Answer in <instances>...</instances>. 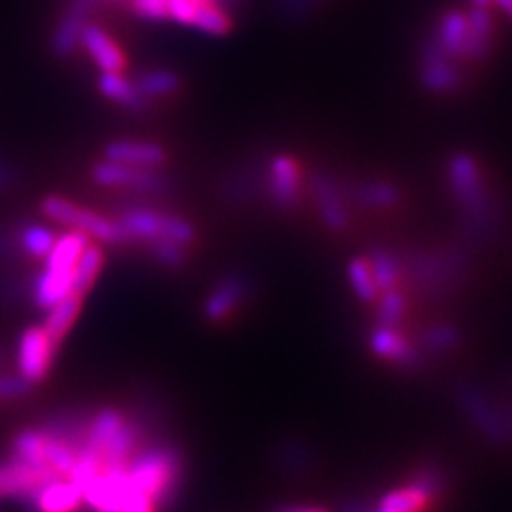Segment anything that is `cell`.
<instances>
[{"mask_svg": "<svg viewBox=\"0 0 512 512\" xmlns=\"http://www.w3.org/2000/svg\"><path fill=\"white\" fill-rule=\"evenodd\" d=\"M192 26L205 32V35H212V37H224L233 30V22L229 18V13L224 11L218 3L197 7V15H195V22H192Z\"/></svg>", "mask_w": 512, "mask_h": 512, "instance_id": "cell-35", "label": "cell"}, {"mask_svg": "<svg viewBox=\"0 0 512 512\" xmlns=\"http://www.w3.org/2000/svg\"><path fill=\"white\" fill-rule=\"evenodd\" d=\"M116 220L124 229L128 242L150 244L154 239H173V242L188 248L197 239L195 227L186 218L152 210V207L124 205Z\"/></svg>", "mask_w": 512, "mask_h": 512, "instance_id": "cell-4", "label": "cell"}, {"mask_svg": "<svg viewBox=\"0 0 512 512\" xmlns=\"http://www.w3.org/2000/svg\"><path fill=\"white\" fill-rule=\"evenodd\" d=\"M20 182V171L7 158H0V192L11 190Z\"/></svg>", "mask_w": 512, "mask_h": 512, "instance_id": "cell-44", "label": "cell"}, {"mask_svg": "<svg viewBox=\"0 0 512 512\" xmlns=\"http://www.w3.org/2000/svg\"><path fill=\"white\" fill-rule=\"evenodd\" d=\"M105 263V256L99 246L88 244L86 250L79 256V261L73 271V293L86 297L90 293V288L94 286L96 278H99L101 269Z\"/></svg>", "mask_w": 512, "mask_h": 512, "instance_id": "cell-31", "label": "cell"}, {"mask_svg": "<svg viewBox=\"0 0 512 512\" xmlns=\"http://www.w3.org/2000/svg\"><path fill=\"white\" fill-rule=\"evenodd\" d=\"M56 478L60 476L50 468H35L9 457L7 461L0 463V498L24 502L32 491Z\"/></svg>", "mask_w": 512, "mask_h": 512, "instance_id": "cell-14", "label": "cell"}, {"mask_svg": "<svg viewBox=\"0 0 512 512\" xmlns=\"http://www.w3.org/2000/svg\"><path fill=\"white\" fill-rule=\"evenodd\" d=\"M472 3L476 5V7H489L493 0H472Z\"/></svg>", "mask_w": 512, "mask_h": 512, "instance_id": "cell-49", "label": "cell"}, {"mask_svg": "<svg viewBox=\"0 0 512 512\" xmlns=\"http://www.w3.org/2000/svg\"><path fill=\"white\" fill-rule=\"evenodd\" d=\"M90 512H120L131 485L126 466H107L82 489Z\"/></svg>", "mask_w": 512, "mask_h": 512, "instance_id": "cell-9", "label": "cell"}, {"mask_svg": "<svg viewBox=\"0 0 512 512\" xmlns=\"http://www.w3.org/2000/svg\"><path fill=\"white\" fill-rule=\"evenodd\" d=\"M28 293L35 308L50 310L60 299L73 293V271H60L43 267L28 284Z\"/></svg>", "mask_w": 512, "mask_h": 512, "instance_id": "cell-19", "label": "cell"}, {"mask_svg": "<svg viewBox=\"0 0 512 512\" xmlns=\"http://www.w3.org/2000/svg\"><path fill=\"white\" fill-rule=\"evenodd\" d=\"M370 346L384 361H393L402 367L421 365L419 350H416L412 344H408L402 335L391 327H376L370 338Z\"/></svg>", "mask_w": 512, "mask_h": 512, "instance_id": "cell-21", "label": "cell"}, {"mask_svg": "<svg viewBox=\"0 0 512 512\" xmlns=\"http://www.w3.org/2000/svg\"><path fill=\"white\" fill-rule=\"evenodd\" d=\"M346 512H367V510L361 508L359 504H350V506H346Z\"/></svg>", "mask_w": 512, "mask_h": 512, "instance_id": "cell-47", "label": "cell"}, {"mask_svg": "<svg viewBox=\"0 0 512 512\" xmlns=\"http://www.w3.org/2000/svg\"><path fill=\"white\" fill-rule=\"evenodd\" d=\"M402 267L408 271L416 291L444 299L448 293L457 291L468 276L470 256L461 246H446L434 252L419 250L404 256Z\"/></svg>", "mask_w": 512, "mask_h": 512, "instance_id": "cell-3", "label": "cell"}, {"mask_svg": "<svg viewBox=\"0 0 512 512\" xmlns=\"http://www.w3.org/2000/svg\"><path fill=\"white\" fill-rule=\"evenodd\" d=\"M58 346L50 340L43 327H28L22 331L18 340V352H15V367L18 374L35 387L52 372Z\"/></svg>", "mask_w": 512, "mask_h": 512, "instance_id": "cell-7", "label": "cell"}, {"mask_svg": "<svg viewBox=\"0 0 512 512\" xmlns=\"http://www.w3.org/2000/svg\"><path fill=\"white\" fill-rule=\"evenodd\" d=\"M372 269L374 282L378 286L380 293H387L391 288H395V284L399 282L404 274L402 267V259L395 252H391L389 248H374L370 252V259H367Z\"/></svg>", "mask_w": 512, "mask_h": 512, "instance_id": "cell-30", "label": "cell"}, {"mask_svg": "<svg viewBox=\"0 0 512 512\" xmlns=\"http://www.w3.org/2000/svg\"><path fill=\"white\" fill-rule=\"evenodd\" d=\"M24 291H28L26 282H22L20 278L0 274V306H11V303L20 301Z\"/></svg>", "mask_w": 512, "mask_h": 512, "instance_id": "cell-41", "label": "cell"}, {"mask_svg": "<svg viewBox=\"0 0 512 512\" xmlns=\"http://www.w3.org/2000/svg\"><path fill=\"white\" fill-rule=\"evenodd\" d=\"M79 47H84L101 73H122L126 69V56L122 47L111 39L99 24H88L82 32Z\"/></svg>", "mask_w": 512, "mask_h": 512, "instance_id": "cell-17", "label": "cell"}, {"mask_svg": "<svg viewBox=\"0 0 512 512\" xmlns=\"http://www.w3.org/2000/svg\"><path fill=\"white\" fill-rule=\"evenodd\" d=\"M152 259L167 269H180L188 261L186 246L173 242V239H154L150 242Z\"/></svg>", "mask_w": 512, "mask_h": 512, "instance_id": "cell-37", "label": "cell"}, {"mask_svg": "<svg viewBox=\"0 0 512 512\" xmlns=\"http://www.w3.org/2000/svg\"><path fill=\"white\" fill-rule=\"evenodd\" d=\"M111 3H120V0H111Z\"/></svg>", "mask_w": 512, "mask_h": 512, "instance_id": "cell-52", "label": "cell"}, {"mask_svg": "<svg viewBox=\"0 0 512 512\" xmlns=\"http://www.w3.org/2000/svg\"><path fill=\"white\" fill-rule=\"evenodd\" d=\"M466 32H468V18L466 13L461 11H446L442 18L438 20L431 37L438 41L442 47V52L453 58L461 60L463 58V45H466Z\"/></svg>", "mask_w": 512, "mask_h": 512, "instance_id": "cell-23", "label": "cell"}, {"mask_svg": "<svg viewBox=\"0 0 512 512\" xmlns=\"http://www.w3.org/2000/svg\"><path fill=\"white\" fill-rule=\"evenodd\" d=\"M421 86L434 94H448L463 86V73L455 67V60L448 58L434 37H427L421 47Z\"/></svg>", "mask_w": 512, "mask_h": 512, "instance_id": "cell-8", "label": "cell"}, {"mask_svg": "<svg viewBox=\"0 0 512 512\" xmlns=\"http://www.w3.org/2000/svg\"><path fill=\"white\" fill-rule=\"evenodd\" d=\"M348 280H350L352 291H355V295L363 303H374L378 299L380 291L374 282L370 263H367V259H363V256H357V259H352L348 263Z\"/></svg>", "mask_w": 512, "mask_h": 512, "instance_id": "cell-34", "label": "cell"}, {"mask_svg": "<svg viewBox=\"0 0 512 512\" xmlns=\"http://www.w3.org/2000/svg\"><path fill=\"white\" fill-rule=\"evenodd\" d=\"M265 186L269 199L278 210H293L301 195V167L297 160L288 154H276L267 163Z\"/></svg>", "mask_w": 512, "mask_h": 512, "instance_id": "cell-11", "label": "cell"}, {"mask_svg": "<svg viewBox=\"0 0 512 512\" xmlns=\"http://www.w3.org/2000/svg\"><path fill=\"white\" fill-rule=\"evenodd\" d=\"M128 485L131 491L146 493L165 510L180 493L184 480V459L171 444H143L128 461Z\"/></svg>", "mask_w": 512, "mask_h": 512, "instance_id": "cell-2", "label": "cell"}, {"mask_svg": "<svg viewBox=\"0 0 512 512\" xmlns=\"http://www.w3.org/2000/svg\"><path fill=\"white\" fill-rule=\"evenodd\" d=\"M120 512H160L158 504L146 493L128 491Z\"/></svg>", "mask_w": 512, "mask_h": 512, "instance_id": "cell-42", "label": "cell"}, {"mask_svg": "<svg viewBox=\"0 0 512 512\" xmlns=\"http://www.w3.org/2000/svg\"><path fill=\"white\" fill-rule=\"evenodd\" d=\"M406 314V295L399 293L397 288H391L382 295L380 306H378V327H391L395 329Z\"/></svg>", "mask_w": 512, "mask_h": 512, "instance_id": "cell-36", "label": "cell"}, {"mask_svg": "<svg viewBox=\"0 0 512 512\" xmlns=\"http://www.w3.org/2000/svg\"><path fill=\"white\" fill-rule=\"evenodd\" d=\"M276 512H329L325 508H303V506H291V508H280Z\"/></svg>", "mask_w": 512, "mask_h": 512, "instance_id": "cell-45", "label": "cell"}, {"mask_svg": "<svg viewBox=\"0 0 512 512\" xmlns=\"http://www.w3.org/2000/svg\"><path fill=\"white\" fill-rule=\"evenodd\" d=\"M103 158L114 160V163H122V165L158 169L167 163V150L154 141L116 139L107 143L103 150Z\"/></svg>", "mask_w": 512, "mask_h": 512, "instance_id": "cell-16", "label": "cell"}, {"mask_svg": "<svg viewBox=\"0 0 512 512\" xmlns=\"http://www.w3.org/2000/svg\"><path fill=\"white\" fill-rule=\"evenodd\" d=\"M190 3H195L197 7H201V5H212V3H218V0H190Z\"/></svg>", "mask_w": 512, "mask_h": 512, "instance_id": "cell-48", "label": "cell"}, {"mask_svg": "<svg viewBox=\"0 0 512 512\" xmlns=\"http://www.w3.org/2000/svg\"><path fill=\"white\" fill-rule=\"evenodd\" d=\"M493 3L498 5L508 15V18L512 20V0H493Z\"/></svg>", "mask_w": 512, "mask_h": 512, "instance_id": "cell-46", "label": "cell"}, {"mask_svg": "<svg viewBox=\"0 0 512 512\" xmlns=\"http://www.w3.org/2000/svg\"><path fill=\"white\" fill-rule=\"evenodd\" d=\"M82 306H84V297L77 293H69L64 299H60L54 308L47 310L43 331L50 335V340L56 346H60L64 338L69 335L79 312H82Z\"/></svg>", "mask_w": 512, "mask_h": 512, "instance_id": "cell-24", "label": "cell"}, {"mask_svg": "<svg viewBox=\"0 0 512 512\" xmlns=\"http://www.w3.org/2000/svg\"><path fill=\"white\" fill-rule=\"evenodd\" d=\"M312 197L318 207V214L323 218L325 227L331 233H344L348 229V212L344 205L342 186L325 173H316L310 180Z\"/></svg>", "mask_w": 512, "mask_h": 512, "instance_id": "cell-15", "label": "cell"}, {"mask_svg": "<svg viewBox=\"0 0 512 512\" xmlns=\"http://www.w3.org/2000/svg\"><path fill=\"white\" fill-rule=\"evenodd\" d=\"M348 197L352 199V203H357L361 207H370V210H389V207L397 205L399 199H402L397 186L382 180L359 182L350 188Z\"/></svg>", "mask_w": 512, "mask_h": 512, "instance_id": "cell-25", "label": "cell"}, {"mask_svg": "<svg viewBox=\"0 0 512 512\" xmlns=\"http://www.w3.org/2000/svg\"><path fill=\"white\" fill-rule=\"evenodd\" d=\"M265 173H267V165L256 163V160L242 165L222 180L218 188L220 199L229 205L250 203L256 192H259V186L265 184Z\"/></svg>", "mask_w": 512, "mask_h": 512, "instance_id": "cell-18", "label": "cell"}, {"mask_svg": "<svg viewBox=\"0 0 512 512\" xmlns=\"http://www.w3.org/2000/svg\"><path fill=\"white\" fill-rule=\"evenodd\" d=\"M320 3H323V0H320Z\"/></svg>", "mask_w": 512, "mask_h": 512, "instance_id": "cell-53", "label": "cell"}, {"mask_svg": "<svg viewBox=\"0 0 512 512\" xmlns=\"http://www.w3.org/2000/svg\"><path fill=\"white\" fill-rule=\"evenodd\" d=\"M45 446H47V434L41 427H28L15 434L11 442V459H18L22 463L35 468H47L45 466Z\"/></svg>", "mask_w": 512, "mask_h": 512, "instance_id": "cell-28", "label": "cell"}, {"mask_svg": "<svg viewBox=\"0 0 512 512\" xmlns=\"http://www.w3.org/2000/svg\"><path fill=\"white\" fill-rule=\"evenodd\" d=\"M56 233L52 229L43 227L39 222H26L20 224L18 233H15V242H18L20 252L32 256V259L45 261L47 254L52 252L56 244Z\"/></svg>", "mask_w": 512, "mask_h": 512, "instance_id": "cell-29", "label": "cell"}, {"mask_svg": "<svg viewBox=\"0 0 512 512\" xmlns=\"http://www.w3.org/2000/svg\"><path fill=\"white\" fill-rule=\"evenodd\" d=\"M88 244H90V237L82 231H73V229L69 233L56 237V244L45 259V267L60 269V271H75L79 256H82Z\"/></svg>", "mask_w": 512, "mask_h": 512, "instance_id": "cell-26", "label": "cell"}, {"mask_svg": "<svg viewBox=\"0 0 512 512\" xmlns=\"http://www.w3.org/2000/svg\"><path fill=\"white\" fill-rule=\"evenodd\" d=\"M250 295V278L239 274V271H233V274L222 276L218 284L212 288V293L207 295L203 303V316L210 320V323H222V320H227L239 306H244Z\"/></svg>", "mask_w": 512, "mask_h": 512, "instance_id": "cell-12", "label": "cell"}, {"mask_svg": "<svg viewBox=\"0 0 512 512\" xmlns=\"http://www.w3.org/2000/svg\"><path fill=\"white\" fill-rule=\"evenodd\" d=\"M90 178L94 184L103 188H126L135 192H150V195H154V192H165L171 186V178L163 171L122 165L107 158L92 165Z\"/></svg>", "mask_w": 512, "mask_h": 512, "instance_id": "cell-6", "label": "cell"}, {"mask_svg": "<svg viewBox=\"0 0 512 512\" xmlns=\"http://www.w3.org/2000/svg\"><path fill=\"white\" fill-rule=\"evenodd\" d=\"M96 7H99V0H69L50 39V50L56 58H69L75 54Z\"/></svg>", "mask_w": 512, "mask_h": 512, "instance_id": "cell-10", "label": "cell"}, {"mask_svg": "<svg viewBox=\"0 0 512 512\" xmlns=\"http://www.w3.org/2000/svg\"><path fill=\"white\" fill-rule=\"evenodd\" d=\"M41 212L45 218H50L54 222L67 224L73 231H82L90 239H96L101 244L109 246H118V244H128V237L124 229L114 218H105L96 212L84 210L82 205H77L75 201H69L58 195H50L41 201Z\"/></svg>", "mask_w": 512, "mask_h": 512, "instance_id": "cell-5", "label": "cell"}, {"mask_svg": "<svg viewBox=\"0 0 512 512\" xmlns=\"http://www.w3.org/2000/svg\"><path fill=\"white\" fill-rule=\"evenodd\" d=\"M18 252L20 248L18 242H15V235L0 227V263H11L18 256Z\"/></svg>", "mask_w": 512, "mask_h": 512, "instance_id": "cell-43", "label": "cell"}, {"mask_svg": "<svg viewBox=\"0 0 512 512\" xmlns=\"http://www.w3.org/2000/svg\"><path fill=\"white\" fill-rule=\"evenodd\" d=\"M446 178L461 210L463 235L470 242H487L498 229L500 214L478 160L468 152L453 154L448 160Z\"/></svg>", "mask_w": 512, "mask_h": 512, "instance_id": "cell-1", "label": "cell"}, {"mask_svg": "<svg viewBox=\"0 0 512 512\" xmlns=\"http://www.w3.org/2000/svg\"><path fill=\"white\" fill-rule=\"evenodd\" d=\"M99 92L111 103L124 107L126 111H133V114L146 111L152 103L148 96L137 88V84L124 77L122 73H103L99 77Z\"/></svg>", "mask_w": 512, "mask_h": 512, "instance_id": "cell-22", "label": "cell"}, {"mask_svg": "<svg viewBox=\"0 0 512 512\" xmlns=\"http://www.w3.org/2000/svg\"><path fill=\"white\" fill-rule=\"evenodd\" d=\"M461 402H463V406H466V410L474 416V421L483 429H487L493 438L504 440L508 436L506 425L502 423L498 412L493 410V406L487 402L483 393L472 389V387H463Z\"/></svg>", "mask_w": 512, "mask_h": 512, "instance_id": "cell-27", "label": "cell"}, {"mask_svg": "<svg viewBox=\"0 0 512 512\" xmlns=\"http://www.w3.org/2000/svg\"><path fill=\"white\" fill-rule=\"evenodd\" d=\"M28 512H82L84 491L69 478H56L32 491L22 502Z\"/></svg>", "mask_w": 512, "mask_h": 512, "instance_id": "cell-13", "label": "cell"}, {"mask_svg": "<svg viewBox=\"0 0 512 512\" xmlns=\"http://www.w3.org/2000/svg\"><path fill=\"white\" fill-rule=\"evenodd\" d=\"M137 88L148 96V99H163V96H171L180 90L182 79L178 73H173L169 69H150L143 71L135 79Z\"/></svg>", "mask_w": 512, "mask_h": 512, "instance_id": "cell-32", "label": "cell"}, {"mask_svg": "<svg viewBox=\"0 0 512 512\" xmlns=\"http://www.w3.org/2000/svg\"><path fill=\"white\" fill-rule=\"evenodd\" d=\"M30 384L20 374H0V402H11L30 393Z\"/></svg>", "mask_w": 512, "mask_h": 512, "instance_id": "cell-40", "label": "cell"}, {"mask_svg": "<svg viewBox=\"0 0 512 512\" xmlns=\"http://www.w3.org/2000/svg\"><path fill=\"white\" fill-rule=\"evenodd\" d=\"M131 9L143 20H150V22L169 20L167 0H131Z\"/></svg>", "mask_w": 512, "mask_h": 512, "instance_id": "cell-39", "label": "cell"}, {"mask_svg": "<svg viewBox=\"0 0 512 512\" xmlns=\"http://www.w3.org/2000/svg\"><path fill=\"white\" fill-rule=\"evenodd\" d=\"M468 32L466 45H463V58L468 62H483L493 50L495 24L487 7H474L468 15Z\"/></svg>", "mask_w": 512, "mask_h": 512, "instance_id": "cell-20", "label": "cell"}, {"mask_svg": "<svg viewBox=\"0 0 512 512\" xmlns=\"http://www.w3.org/2000/svg\"><path fill=\"white\" fill-rule=\"evenodd\" d=\"M3 359H5V352H3V348H0V365H3Z\"/></svg>", "mask_w": 512, "mask_h": 512, "instance_id": "cell-50", "label": "cell"}, {"mask_svg": "<svg viewBox=\"0 0 512 512\" xmlns=\"http://www.w3.org/2000/svg\"><path fill=\"white\" fill-rule=\"evenodd\" d=\"M378 512H397V510H391V508H384V506H382Z\"/></svg>", "mask_w": 512, "mask_h": 512, "instance_id": "cell-51", "label": "cell"}, {"mask_svg": "<svg viewBox=\"0 0 512 512\" xmlns=\"http://www.w3.org/2000/svg\"><path fill=\"white\" fill-rule=\"evenodd\" d=\"M431 500H434V498H431V495L423 487L412 483L408 487L395 489V491L384 495L382 506L397 510V512H421V510L427 508V504Z\"/></svg>", "mask_w": 512, "mask_h": 512, "instance_id": "cell-33", "label": "cell"}, {"mask_svg": "<svg viewBox=\"0 0 512 512\" xmlns=\"http://www.w3.org/2000/svg\"><path fill=\"white\" fill-rule=\"evenodd\" d=\"M459 344V331L451 325H436L425 331V346L434 352L451 350Z\"/></svg>", "mask_w": 512, "mask_h": 512, "instance_id": "cell-38", "label": "cell"}]
</instances>
